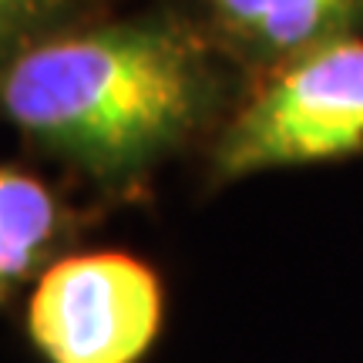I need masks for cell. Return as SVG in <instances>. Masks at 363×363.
Masks as SVG:
<instances>
[{
  "label": "cell",
  "mask_w": 363,
  "mask_h": 363,
  "mask_svg": "<svg viewBox=\"0 0 363 363\" xmlns=\"http://www.w3.org/2000/svg\"><path fill=\"white\" fill-rule=\"evenodd\" d=\"M222 61L172 11L81 24L0 67V121L104 199L135 202L233 111Z\"/></svg>",
  "instance_id": "6da1fadb"
},
{
  "label": "cell",
  "mask_w": 363,
  "mask_h": 363,
  "mask_svg": "<svg viewBox=\"0 0 363 363\" xmlns=\"http://www.w3.org/2000/svg\"><path fill=\"white\" fill-rule=\"evenodd\" d=\"M363 155V38H343L252 81L208 142V189Z\"/></svg>",
  "instance_id": "7a4b0ae2"
},
{
  "label": "cell",
  "mask_w": 363,
  "mask_h": 363,
  "mask_svg": "<svg viewBox=\"0 0 363 363\" xmlns=\"http://www.w3.org/2000/svg\"><path fill=\"white\" fill-rule=\"evenodd\" d=\"M165 323L158 272L131 252H67L30 286L24 330L44 363H138Z\"/></svg>",
  "instance_id": "3957f363"
},
{
  "label": "cell",
  "mask_w": 363,
  "mask_h": 363,
  "mask_svg": "<svg viewBox=\"0 0 363 363\" xmlns=\"http://www.w3.org/2000/svg\"><path fill=\"white\" fill-rule=\"evenodd\" d=\"M202 17L222 57L252 78L313 48L363 38V0H202Z\"/></svg>",
  "instance_id": "277c9868"
},
{
  "label": "cell",
  "mask_w": 363,
  "mask_h": 363,
  "mask_svg": "<svg viewBox=\"0 0 363 363\" xmlns=\"http://www.w3.org/2000/svg\"><path fill=\"white\" fill-rule=\"evenodd\" d=\"M88 216L44 179L0 165V310L65 259Z\"/></svg>",
  "instance_id": "5b68a950"
},
{
  "label": "cell",
  "mask_w": 363,
  "mask_h": 363,
  "mask_svg": "<svg viewBox=\"0 0 363 363\" xmlns=\"http://www.w3.org/2000/svg\"><path fill=\"white\" fill-rule=\"evenodd\" d=\"M88 0H0V67L40 40L81 27Z\"/></svg>",
  "instance_id": "8992f818"
}]
</instances>
